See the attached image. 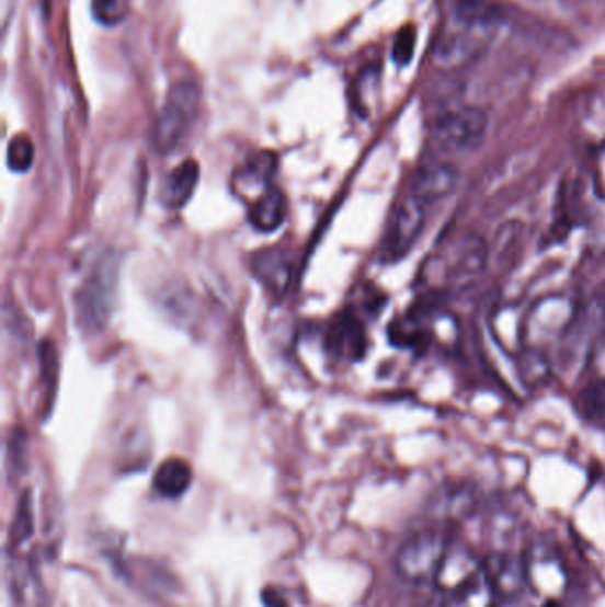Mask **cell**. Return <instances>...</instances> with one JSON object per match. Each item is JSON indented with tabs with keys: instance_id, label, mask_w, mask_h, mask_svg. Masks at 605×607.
I'll return each instance as SVG.
<instances>
[{
	"instance_id": "obj_1",
	"label": "cell",
	"mask_w": 605,
	"mask_h": 607,
	"mask_svg": "<svg viewBox=\"0 0 605 607\" xmlns=\"http://www.w3.org/2000/svg\"><path fill=\"white\" fill-rule=\"evenodd\" d=\"M199 108L201 91L194 82L174 84L151 131L155 151L162 154L176 151L191 136L199 117Z\"/></svg>"
},
{
	"instance_id": "obj_2",
	"label": "cell",
	"mask_w": 605,
	"mask_h": 607,
	"mask_svg": "<svg viewBox=\"0 0 605 607\" xmlns=\"http://www.w3.org/2000/svg\"><path fill=\"white\" fill-rule=\"evenodd\" d=\"M117 260L107 254L89 271L75 295V317L82 331L99 332L107 325L117 286Z\"/></svg>"
},
{
	"instance_id": "obj_3",
	"label": "cell",
	"mask_w": 605,
	"mask_h": 607,
	"mask_svg": "<svg viewBox=\"0 0 605 607\" xmlns=\"http://www.w3.org/2000/svg\"><path fill=\"white\" fill-rule=\"evenodd\" d=\"M489 116L476 105L449 108L433 122L432 140L444 153H470L483 145Z\"/></svg>"
},
{
	"instance_id": "obj_4",
	"label": "cell",
	"mask_w": 605,
	"mask_h": 607,
	"mask_svg": "<svg viewBox=\"0 0 605 607\" xmlns=\"http://www.w3.org/2000/svg\"><path fill=\"white\" fill-rule=\"evenodd\" d=\"M447 551L449 546L443 529L418 532L396 554V572L410 584L433 583Z\"/></svg>"
},
{
	"instance_id": "obj_5",
	"label": "cell",
	"mask_w": 605,
	"mask_h": 607,
	"mask_svg": "<svg viewBox=\"0 0 605 607\" xmlns=\"http://www.w3.org/2000/svg\"><path fill=\"white\" fill-rule=\"evenodd\" d=\"M526 583L533 597L544 606H555L569 589V574L558 552L536 547L526 557Z\"/></svg>"
},
{
	"instance_id": "obj_6",
	"label": "cell",
	"mask_w": 605,
	"mask_h": 607,
	"mask_svg": "<svg viewBox=\"0 0 605 607\" xmlns=\"http://www.w3.org/2000/svg\"><path fill=\"white\" fill-rule=\"evenodd\" d=\"M492 34V31H483L452 19L449 27L444 28L435 43L433 59L443 68H460L480 56L489 45Z\"/></svg>"
},
{
	"instance_id": "obj_7",
	"label": "cell",
	"mask_w": 605,
	"mask_h": 607,
	"mask_svg": "<svg viewBox=\"0 0 605 607\" xmlns=\"http://www.w3.org/2000/svg\"><path fill=\"white\" fill-rule=\"evenodd\" d=\"M426 208L429 206H424L410 194L396 205L384 240V257L387 262L400 260L414 248V243L423 233Z\"/></svg>"
},
{
	"instance_id": "obj_8",
	"label": "cell",
	"mask_w": 605,
	"mask_h": 607,
	"mask_svg": "<svg viewBox=\"0 0 605 607\" xmlns=\"http://www.w3.org/2000/svg\"><path fill=\"white\" fill-rule=\"evenodd\" d=\"M460 183L457 165L444 160H429L415 169L410 182V196H414L424 206L435 205L452 196Z\"/></svg>"
},
{
	"instance_id": "obj_9",
	"label": "cell",
	"mask_w": 605,
	"mask_h": 607,
	"mask_svg": "<svg viewBox=\"0 0 605 607\" xmlns=\"http://www.w3.org/2000/svg\"><path fill=\"white\" fill-rule=\"evenodd\" d=\"M483 572L495 595L504 600L518 598L527 589L526 557H521L517 552H492L483 560Z\"/></svg>"
},
{
	"instance_id": "obj_10",
	"label": "cell",
	"mask_w": 605,
	"mask_h": 607,
	"mask_svg": "<svg viewBox=\"0 0 605 607\" xmlns=\"http://www.w3.org/2000/svg\"><path fill=\"white\" fill-rule=\"evenodd\" d=\"M251 268L266 290L275 297H283L294 277V257L288 249L279 245L261 249L252 256Z\"/></svg>"
},
{
	"instance_id": "obj_11",
	"label": "cell",
	"mask_w": 605,
	"mask_h": 607,
	"mask_svg": "<svg viewBox=\"0 0 605 607\" xmlns=\"http://www.w3.org/2000/svg\"><path fill=\"white\" fill-rule=\"evenodd\" d=\"M327 348L341 360H357L366 352V331L352 311H343L327 331Z\"/></svg>"
},
{
	"instance_id": "obj_12",
	"label": "cell",
	"mask_w": 605,
	"mask_h": 607,
	"mask_svg": "<svg viewBox=\"0 0 605 607\" xmlns=\"http://www.w3.org/2000/svg\"><path fill=\"white\" fill-rule=\"evenodd\" d=\"M483 574V561L467 549H449L433 580L438 594L449 595Z\"/></svg>"
},
{
	"instance_id": "obj_13",
	"label": "cell",
	"mask_w": 605,
	"mask_h": 607,
	"mask_svg": "<svg viewBox=\"0 0 605 607\" xmlns=\"http://www.w3.org/2000/svg\"><path fill=\"white\" fill-rule=\"evenodd\" d=\"M490 260V248L478 234H469L461 240L455 257H453L452 271L447 272V279L458 285L472 283L476 277L481 276L484 266Z\"/></svg>"
},
{
	"instance_id": "obj_14",
	"label": "cell",
	"mask_w": 605,
	"mask_h": 607,
	"mask_svg": "<svg viewBox=\"0 0 605 607\" xmlns=\"http://www.w3.org/2000/svg\"><path fill=\"white\" fill-rule=\"evenodd\" d=\"M197 182H199V165L196 160H185L165 177L160 188V202L171 210H180L191 202V197L196 192Z\"/></svg>"
},
{
	"instance_id": "obj_15",
	"label": "cell",
	"mask_w": 605,
	"mask_h": 607,
	"mask_svg": "<svg viewBox=\"0 0 605 607\" xmlns=\"http://www.w3.org/2000/svg\"><path fill=\"white\" fill-rule=\"evenodd\" d=\"M449 16L461 24L494 33L503 24L504 10L494 0H453Z\"/></svg>"
},
{
	"instance_id": "obj_16",
	"label": "cell",
	"mask_w": 605,
	"mask_h": 607,
	"mask_svg": "<svg viewBox=\"0 0 605 607\" xmlns=\"http://www.w3.org/2000/svg\"><path fill=\"white\" fill-rule=\"evenodd\" d=\"M286 208L288 206H286L285 194L279 188L269 187L263 191L256 202L252 203L249 220L258 231L271 233L285 222Z\"/></svg>"
},
{
	"instance_id": "obj_17",
	"label": "cell",
	"mask_w": 605,
	"mask_h": 607,
	"mask_svg": "<svg viewBox=\"0 0 605 607\" xmlns=\"http://www.w3.org/2000/svg\"><path fill=\"white\" fill-rule=\"evenodd\" d=\"M478 495L472 486H447L441 492L435 505V514L443 523H460L475 514Z\"/></svg>"
},
{
	"instance_id": "obj_18",
	"label": "cell",
	"mask_w": 605,
	"mask_h": 607,
	"mask_svg": "<svg viewBox=\"0 0 605 607\" xmlns=\"http://www.w3.org/2000/svg\"><path fill=\"white\" fill-rule=\"evenodd\" d=\"M192 483V469L182 458H169L155 472L153 485L165 497H180Z\"/></svg>"
},
{
	"instance_id": "obj_19",
	"label": "cell",
	"mask_w": 605,
	"mask_h": 607,
	"mask_svg": "<svg viewBox=\"0 0 605 607\" xmlns=\"http://www.w3.org/2000/svg\"><path fill=\"white\" fill-rule=\"evenodd\" d=\"M495 604H498V595L483 572L464 588L443 595L438 607H495Z\"/></svg>"
},
{
	"instance_id": "obj_20",
	"label": "cell",
	"mask_w": 605,
	"mask_h": 607,
	"mask_svg": "<svg viewBox=\"0 0 605 607\" xmlns=\"http://www.w3.org/2000/svg\"><path fill=\"white\" fill-rule=\"evenodd\" d=\"M277 171V157L272 151H258L246 162L237 174L240 188L271 187L272 177Z\"/></svg>"
},
{
	"instance_id": "obj_21",
	"label": "cell",
	"mask_w": 605,
	"mask_h": 607,
	"mask_svg": "<svg viewBox=\"0 0 605 607\" xmlns=\"http://www.w3.org/2000/svg\"><path fill=\"white\" fill-rule=\"evenodd\" d=\"M91 11L99 24L116 27L130 14V0H93Z\"/></svg>"
},
{
	"instance_id": "obj_22",
	"label": "cell",
	"mask_w": 605,
	"mask_h": 607,
	"mask_svg": "<svg viewBox=\"0 0 605 607\" xmlns=\"http://www.w3.org/2000/svg\"><path fill=\"white\" fill-rule=\"evenodd\" d=\"M34 162L33 140L25 136L14 137L8 148V165L14 173H25Z\"/></svg>"
},
{
	"instance_id": "obj_23",
	"label": "cell",
	"mask_w": 605,
	"mask_h": 607,
	"mask_svg": "<svg viewBox=\"0 0 605 607\" xmlns=\"http://www.w3.org/2000/svg\"><path fill=\"white\" fill-rule=\"evenodd\" d=\"M415 39H418V33L414 27L401 28L400 33L396 34L395 45H392V59L396 65L407 66L412 61L415 51Z\"/></svg>"
},
{
	"instance_id": "obj_24",
	"label": "cell",
	"mask_w": 605,
	"mask_h": 607,
	"mask_svg": "<svg viewBox=\"0 0 605 607\" xmlns=\"http://www.w3.org/2000/svg\"><path fill=\"white\" fill-rule=\"evenodd\" d=\"M595 365L598 371L604 374L601 379H605V334L604 337H602V345L595 348Z\"/></svg>"
},
{
	"instance_id": "obj_25",
	"label": "cell",
	"mask_w": 605,
	"mask_h": 607,
	"mask_svg": "<svg viewBox=\"0 0 605 607\" xmlns=\"http://www.w3.org/2000/svg\"><path fill=\"white\" fill-rule=\"evenodd\" d=\"M495 607H533L529 604L522 603L518 598H507L504 603L495 604Z\"/></svg>"
}]
</instances>
